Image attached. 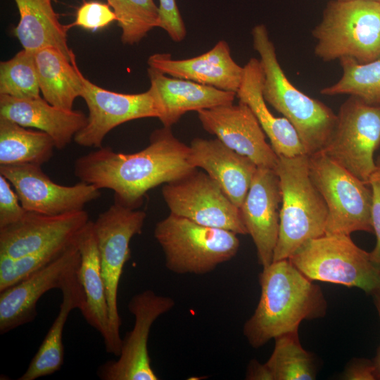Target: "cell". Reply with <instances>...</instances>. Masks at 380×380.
<instances>
[{
	"instance_id": "1",
	"label": "cell",
	"mask_w": 380,
	"mask_h": 380,
	"mask_svg": "<svg viewBox=\"0 0 380 380\" xmlns=\"http://www.w3.org/2000/svg\"><path fill=\"white\" fill-rule=\"evenodd\" d=\"M170 128L154 130L149 144L134 153L101 147L82 156L75 162V175L100 190H112L114 203L138 209L149 190L196 169L191 160L190 146L176 138Z\"/></svg>"
},
{
	"instance_id": "2",
	"label": "cell",
	"mask_w": 380,
	"mask_h": 380,
	"mask_svg": "<svg viewBox=\"0 0 380 380\" xmlns=\"http://www.w3.org/2000/svg\"><path fill=\"white\" fill-rule=\"evenodd\" d=\"M261 293L243 333L254 348L283 334L298 331L303 320L326 315L327 303L320 287L289 259L272 262L259 274Z\"/></svg>"
},
{
	"instance_id": "3",
	"label": "cell",
	"mask_w": 380,
	"mask_h": 380,
	"mask_svg": "<svg viewBox=\"0 0 380 380\" xmlns=\"http://www.w3.org/2000/svg\"><path fill=\"white\" fill-rule=\"evenodd\" d=\"M251 33L253 48L260 56L264 73L265 101L292 124L308 156L322 151L334 130L336 114L291 82L279 63L265 25H255Z\"/></svg>"
},
{
	"instance_id": "4",
	"label": "cell",
	"mask_w": 380,
	"mask_h": 380,
	"mask_svg": "<svg viewBox=\"0 0 380 380\" xmlns=\"http://www.w3.org/2000/svg\"><path fill=\"white\" fill-rule=\"evenodd\" d=\"M279 230L273 261L289 259L308 241L325 234L328 210L310 175L308 156H279Z\"/></svg>"
},
{
	"instance_id": "5",
	"label": "cell",
	"mask_w": 380,
	"mask_h": 380,
	"mask_svg": "<svg viewBox=\"0 0 380 380\" xmlns=\"http://www.w3.org/2000/svg\"><path fill=\"white\" fill-rule=\"evenodd\" d=\"M315 55L324 62L380 58V1H329L312 31Z\"/></svg>"
},
{
	"instance_id": "6",
	"label": "cell",
	"mask_w": 380,
	"mask_h": 380,
	"mask_svg": "<svg viewBox=\"0 0 380 380\" xmlns=\"http://www.w3.org/2000/svg\"><path fill=\"white\" fill-rule=\"evenodd\" d=\"M153 234L163 251L165 267L179 274L209 273L235 257L240 246L233 232L171 213L157 222Z\"/></svg>"
},
{
	"instance_id": "7",
	"label": "cell",
	"mask_w": 380,
	"mask_h": 380,
	"mask_svg": "<svg viewBox=\"0 0 380 380\" xmlns=\"http://www.w3.org/2000/svg\"><path fill=\"white\" fill-rule=\"evenodd\" d=\"M289 260L306 277L360 289L380 290V269L350 235L324 234L303 244Z\"/></svg>"
},
{
	"instance_id": "8",
	"label": "cell",
	"mask_w": 380,
	"mask_h": 380,
	"mask_svg": "<svg viewBox=\"0 0 380 380\" xmlns=\"http://www.w3.org/2000/svg\"><path fill=\"white\" fill-rule=\"evenodd\" d=\"M146 217L143 210L114 203L93 222L108 307L109 334L104 345L106 350L116 357L122 345V319L118 308L119 282L123 267L130 258V241L141 233Z\"/></svg>"
},
{
	"instance_id": "9",
	"label": "cell",
	"mask_w": 380,
	"mask_h": 380,
	"mask_svg": "<svg viewBox=\"0 0 380 380\" xmlns=\"http://www.w3.org/2000/svg\"><path fill=\"white\" fill-rule=\"evenodd\" d=\"M310 177L328 210L325 234L373 232L369 185L322 151L308 156Z\"/></svg>"
},
{
	"instance_id": "10",
	"label": "cell",
	"mask_w": 380,
	"mask_h": 380,
	"mask_svg": "<svg viewBox=\"0 0 380 380\" xmlns=\"http://www.w3.org/2000/svg\"><path fill=\"white\" fill-rule=\"evenodd\" d=\"M332 134L322 151L369 185L380 146V106L350 96L336 114Z\"/></svg>"
},
{
	"instance_id": "11",
	"label": "cell",
	"mask_w": 380,
	"mask_h": 380,
	"mask_svg": "<svg viewBox=\"0 0 380 380\" xmlns=\"http://www.w3.org/2000/svg\"><path fill=\"white\" fill-rule=\"evenodd\" d=\"M162 195L171 214L203 226L248 234L240 209L206 172L197 168L164 184Z\"/></svg>"
},
{
	"instance_id": "12",
	"label": "cell",
	"mask_w": 380,
	"mask_h": 380,
	"mask_svg": "<svg viewBox=\"0 0 380 380\" xmlns=\"http://www.w3.org/2000/svg\"><path fill=\"white\" fill-rule=\"evenodd\" d=\"M175 305L172 298L145 290L135 294L128 303L134 317L133 329L122 338L118 360H108L99 367L103 380H157L148 351L150 331L155 321Z\"/></svg>"
},
{
	"instance_id": "13",
	"label": "cell",
	"mask_w": 380,
	"mask_h": 380,
	"mask_svg": "<svg viewBox=\"0 0 380 380\" xmlns=\"http://www.w3.org/2000/svg\"><path fill=\"white\" fill-rule=\"evenodd\" d=\"M89 115L86 125L74 137L79 146L101 148L107 134L125 122L145 118H159L155 98L148 89L139 94H122L90 82L78 68Z\"/></svg>"
},
{
	"instance_id": "14",
	"label": "cell",
	"mask_w": 380,
	"mask_h": 380,
	"mask_svg": "<svg viewBox=\"0 0 380 380\" xmlns=\"http://www.w3.org/2000/svg\"><path fill=\"white\" fill-rule=\"evenodd\" d=\"M0 175L11 184L27 211L42 215L53 216L80 211L101 196L100 189L82 181L71 186L54 182L42 170V165H0Z\"/></svg>"
},
{
	"instance_id": "15",
	"label": "cell",
	"mask_w": 380,
	"mask_h": 380,
	"mask_svg": "<svg viewBox=\"0 0 380 380\" xmlns=\"http://www.w3.org/2000/svg\"><path fill=\"white\" fill-rule=\"evenodd\" d=\"M75 240L52 262L0 291L1 334L33 321L39 298L51 289L61 290L78 273L81 259Z\"/></svg>"
},
{
	"instance_id": "16",
	"label": "cell",
	"mask_w": 380,
	"mask_h": 380,
	"mask_svg": "<svg viewBox=\"0 0 380 380\" xmlns=\"http://www.w3.org/2000/svg\"><path fill=\"white\" fill-rule=\"evenodd\" d=\"M203 128L224 144L250 158L258 167L275 169L279 156L245 103L222 105L197 111Z\"/></svg>"
},
{
	"instance_id": "17",
	"label": "cell",
	"mask_w": 380,
	"mask_h": 380,
	"mask_svg": "<svg viewBox=\"0 0 380 380\" xmlns=\"http://www.w3.org/2000/svg\"><path fill=\"white\" fill-rule=\"evenodd\" d=\"M89 221L84 210L53 216L27 211L18 222L0 229V255L15 258L72 242Z\"/></svg>"
},
{
	"instance_id": "18",
	"label": "cell",
	"mask_w": 380,
	"mask_h": 380,
	"mask_svg": "<svg viewBox=\"0 0 380 380\" xmlns=\"http://www.w3.org/2000/svg\"><path fill=\"white\" fill-rule=\"evenodd\" d=\"M281 203L280 182L275 170L258 167L239 209L262 267L273 261L279 236Z\"/></svg>"
},
{
	"instance_id": "19",
	"label": "cell",
	"mask_w": 380,
	"mask_h": 380,
	"mask_svg": "<svg viewBox=\"0 0 380 380\" xmlns=\"http://www.w3.org/2000/svg\"><path fill=\"white\" fill-rule=\"evenodd\" d=\"M148 64L166 75L236 94L243 75V67L234 61L224 40L219 41L208 51L186 59L175 60L169 53H155L148 58Z\"/></svg>"
},
{
	"instance_id": "20",
	"label": "cell",
	"mask_w": 380,
	"mask_h": 380,
	"mask_svg": "<svg viewBox=\"0 0 380 380\" xmlns=\"http://www.w3.org/2000/svg\"><path fill=\"white\" fill-rule=\"evenodd\" d=\"M150 88L159 109L158 119L163 127H171L189 111L234 103L236 94L195 82L170 77L148 68Z\"/></svg>"
},
{
	"instance_id": "21",
	"label": "cell",
	"mask_w": 380,
	"mask_h": 380,
	"mask_svg": "<svg viewBox=\"0 0 380 380\" xmlns=\"http://www.w3.org/2000/svg\"><path fill=\"white\" fill-rule=\"evenodd\" d=\"M190 146L193 165L203 169L239 208L249 190L258 166L217 138H195Z\"/></svg>"
},
{
	"instance_id": "22",
	"label": "cell",
	"mask_w": 380,
	"mask_h": 380,
	"mask_svg": "<svg viewBox=\"0 0 380 380\" xmlns=\"http://www.w3.org/2000/svg\"><path fill=\"white\" fill-rule=\"evenodd\" d=\"M0 118L48 134L58 150L65 148L87 122L83 112L58 108L40 96L18 99L0 95Z\"/></svg>"
},
{
	"instance_id": "23",
	"label": "cell",
	"mask_w": 380,
	"mask_h": 380,
	"mask_svg": "<svg viewBox=\"0 0 380 380\" xmlns=\"http://www.w3.org/2000/svg\"><path fill=\"white\" fill-rule=\"evenodd\" d=\"M263 70L260 60L251 58L243 66V75L236 92L239 101L246 104L255 115L278 156L306 154L292 124L284 117H276L269 110L262 95Z\"/></svg>"
},
{
	"instance_id": "24",
	"label": "cell",
	"mask_w": 380,
	"mask_h": 380,
	"mask_svg": "<svg viewBox=\"0 0 380 380\" xmlns=\"http://www.w3.org/2000/svg\"><path fill=\"white\" fill-rule=\"evenodd\" d=\"M75 241L81 259L78 277L86 300L82 316L106 342L109 334L108 307L93 222L90 220L79 232Z\"/></svg>"
},
{
	"instance_id": "25",
	"label": "cell",
	"mask_w": 380,
	"mask_h": 380,
	"mask_svg": "<svg viewBox=\"0 0 380 380\" xmlns=\"http://www.w3.org/2000/svg\"><path fill=\"white\" fill-rule=\"evenodd\" d=\"M20 20L13 32L23 49L35 51L44 47L60 50L70 61L74 55L69 48V25L61 24L51 0H14Z\"/></svg>"
},
{
	"instance_id": "26",
	"label": "cell",
	"mask_w": 380,
	"mask_h": 380,
	"mask_svg": "<svg viewBox=\"0 0 380 380\" xmlns=\"http://www.w3.org/2000/svg\"><path fill=\"white\" fill-rule=\"evenodd\" d=\"M63 295L60 310L48 333L19 380H34L52 374L61 369L63 363V332L70 312L75 308L82 315L85 311L86 300L78 273L61 290Z\"/></svg>"
},
{
	"instance_id": "27",
	"label": "cell",
	"mask_w": 380,
	"mask_h": 380,
	"mask_svg": "<svg viewBox=\"0 0 380 380\" xmlns=\"http://www.w3.org/2000/svg\"><path fill=\"white\" fill-rule=\"evenodd\" d=\"M34 57L43 98L54 106L72 110L82 89L75 55L70 61L58 49L48 46L34 51Z\"/></svg>"
},
{
	"instance_id": "28",
	"label": "cell",
	"mask_w": 380,
	"mask_h": 380,
	"mask_svg": "<svg viewBox=\"0 0 380 380\" xmlns=\"http://www.w3.org/2000/svg\"><path fill=\"white\" fill-rule=\"evenodd\" d=\"M55 148L48 134L0 118V165H42L52 158Z\"/></svg>"
},
{
	"instance_id": "29",
	"label": "cell",
	"mask_w": 380,
	"mask_h": 380,
	"mask_svg": "<svg viewBox=\"0 0 380 380\" xmlns=\"http://www.w3.org/2000/svg\"><path fill=\"white\" fill-rule=\"evenodd\" d=\"M272 353L265 362L273 380H313L316 379L315 357L301 346L298 331L274 338Z\"/></svg>"
},
{
	"instance_id": "30",
	"label": "cell",
	"mask_w": 380,
	"mask_h": 380,
	"mask_svg": "<svg viewBox=\"0 0 380 380\" xmlns=\"http://www.w3.org/2000/svg\"><path fill=\"white\" fill-rule=\"evenodd\" d=\"M342 68L341 78L320 93L326 96L348 94L363 101L380 106V58L359 63L351 58L339 60Z\"/></svg>"
},
{
	"instance_id": "31",
	"label": "cell",
	"mask_w": 380,
	"mask_h": 380,
	"mask_svg": "<svg viewBox=\"0 0 380 380\" xmlns=\"http://www.w3.org/2000/svg\"><path fill=\"white\" fill-rule=\"evenodd\" d=\"M122 30L124 44L139 43L148 32L160 26L158 6L153 0H106Z\"/></svg>"
},
{
	"instance_id": "32",
	"label": "cell",
	"mask_w": 380,
	"mask_h": 380,
	"mask_svg": "<svg viewBox=\"0 0 380 380\" xmlns=\"http://www.w3.org/2000/svg\"><path fill=\"white\" fill-rule=\"evenodd\" d=\"M39 91L34 52L23 49L0 63V95L32 99L40 96Z\"/></svg>"
},
{
	"instance_id": "33",
	"label": "cell",
	"mask_w": 380,
	"mask_h": 380,
	"mask_svg": "<svg viewBox=\"0 0 380 380\" xmlns=\"http://www.w3.org/2000/svg\"><path fill=\"white\" fill-rule=\"evenodd\" d=\"M74 241L56 244L15 258L0 255V291L23 281L52 262Z\"/></svg>"
},
{
	"instance_id": "34",
	"label": "cell",
	"mask_w": 380,
	"mask_h": 380,
	"mask_svg": "<svg viewBox=\"0 0 380 380\" xmlns=\"http://www.w3.org/2000/svg\"><path fill=\"white\" fill-rule=\"evenodd\" d=\"M117 20V17L107 4L96 1L84 2L77 10L76 18L72 25L96 31Z\"/></svg>"
},
{
	"instance_id": "35",
	"label": "cell",
	"mask_w": 380,
	"mask_h": 380,
	"mask_svg": "<svg viewBox=\"0 0 380 380\" xmlns=\"http://www.w3.org/2000/svg\"><path fill=\"white\" fill-rule=\"evenodd\" d=\"M8 180L0 175V229L20 220L27 210Z\"/></svg>"
},
{
	"instance_id": "36",
	"label": "cell",
	"mask_w": 380,
	"mask_h": 380,
	"mask_svg": "<svg viewBox=\"0 0 380 380\" xmlns=\"http://www.w3.org/2000/svg\"><path fill=\"white\" fill-rule=\"evenodd\" d=\"M160 26L175 42H182L186 31L176 0H159Z\"/></svg>"
},
{
	"instance_id": "37",
	"label": "cell",
	"mask_w": 380,
	"mask_h": 380,
	"mask_svg": "<svg viewBox=\"0 0 380 380\" xmlns=\"http://www.w3.org/2000/svg\"><path fill=\"white\" fill-rule=\"evenodd\" d=\"M369 185L372 191L371 220L373 233L376 236V245L369 253L372 260L380 265V157L376 168L372 175Z\"/></svg>"
},
{
	"instance_id": "38",
	"label": "cell",
	"mask_w": 380,
	"mask_h": 380,
	"mask_svg": "<svg viewBox=\"0 0 380 380\" xmlns=\"http://www.w3.org/2000/svg\"><path fill=\"white\" fill-rule=\"evenodd\" d=\"M341 379L344 380H379L377 371L372 360L355 358L346 367Z\"/></svg>"
},
{
	"instance_id": "39",
	"label": "cell",
	"mask_w": 380,
	"mask_h": 380,
	"mask_svg": "<svg viewBox=\"0 0 380 380\" xmlns=\"http://www.w3.org/2000/svg\"><path fill=\"white\" fill-rule=\"evenodd\" d=\"M246 379L247 380H273L272 375L266 364H262L256 360H251L248 365Z\"/></svg>"
},
{
	"instance_id": "40",
	"label": "cell",
	"mask_w": 380,
	"mask_h": 380,
	"mask_svg": "<svg viewBox=\"0 0 380 380\" xmlns=\"http://www.w3.org/2000/svg\"><path fill=\"white\" fill-rule=\"evenodd\" d=\"M372 296L380 322V290L373 294ZM373 361L376 368L379 380H380V345L378 348L376 355L374 358Z\"/></svg>"
},
{
	"instance_id": "41",
	"label": "cell",
	"mask_w": 380,
	"mask_h": 380,
	"mask_svg": "<svg viewBox=\"0 0 380 380\" xmlns=\"http://www.w3.org/2000/svg\"><path fill=\"white\" fill-rule=\"evenodd\" d=\"M339 1H357V0H339ZM368 1H380V0H368Z\"/></svg>"
},
{
	"instance_id": "42",
	"label": "cell",
	"mask_w": 380,
	"mask_h": 380,
	"mask_svg": "<svg viewBox=\"0 0 380 380\" xmlns=\"http://www.w3.org/2000/svg\"><path fill=\"white\" fill-rule=\"evenodd\" d=\"M379 269H380V265H379Z\"/></svg>"
}]
</instances>
